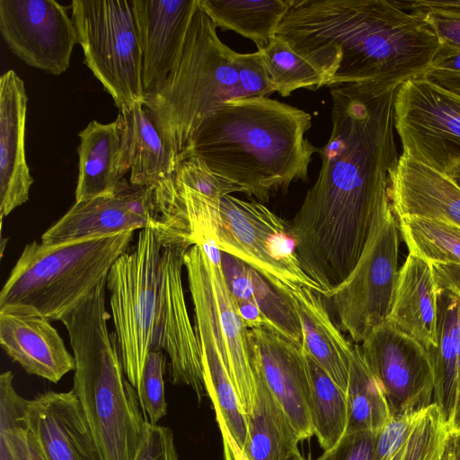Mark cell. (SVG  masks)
Returning a JSON list of instances; mask_svg holds the SVG:
<instances>
[{
  "label": "cell",
  "mask_w": 460,
  "mask_h": 460,
  "mask_svg": "<svg viewBox=\"0 0 460 460\" xmlns=\"http://www.w3.org/2000/svg\"><path fill=\"white\" fill-rule=\"evenodd\" d=\"M276 38L313 65L325 86L424 76L441 43L418 14L387 0H292Z\"/></svg>",
  "instance_id": "1"
},
{
  "label": "cell",
  "mask_w": 460,
  "mask_h": 460,
  "mask_svg": "<svg viewBox=\"0 0 460 460\" xmlns=\"http://www.w3.org/2000/svg\"><path fill=\"white\" fill-rule=\"evenodd\" d=\"M310 113L270 97L225 102L200 125L178 163L201 158L214 172L266 203L292 182L307 181L317 148L305 137Z\"/></svg>",
  "instance_id": "2"
},
{
  "label": "cell",
  "mask_w": 460,
  "mask_h": 460,
  "mask_svg": "<svg viewBox=\"0 0 460 460\" xmlns=\"http://www.w3.org/2000/svg\"><path fill=\"white\" fill-rule=\"evenodd\" d=\"M106 281L61 319L75 360L71 390L102 459L135 460L146 420L123 370L114 334L108 330Z\"/></svg>",
  "instance_id": "3"
},
{
  "label": "cell",
  "mask_w": 460,
  "mask_h": 460,
  "mask_svg": "<svg viewBox=\"0 0 460 460\" xmlns=\"http://www.w3.org/2000/svg\"><path fill=\"white\" fill-rule=\"evenodd\" d=\"M217 28L199 4L176 66L144 100L176 166L210 114L232 99L246 97L238 83L237 52L219 39Z\"/></svg>",
  "instance_id": "4"
},
{
  "label": "cell",
  "mask_w": 460,
  "mask_h": 460,
  "mask_svg": "<svg viewBox=\"0 0 460 460\" xmlns=\"http://www.w3.org/2000/svg\"><path fill=\"white\" fill-rule=\"evenodd\" d=\"M134 232L25 245L0 293V309L23 306L61 321L128 250Z\"/></svg>",
  "instance_id": "5"
},
{
  "label": "cell",
  "mask_w": 460,
  "mask_h": 460,
  "mask_svg": "<svg viewBox=\"0 0 460 460\" xmlns=\"http://www.w3.org/2000/svg\"><path fill=\"white\" fill-rule=\"evenodd\" d=\"M198 217L199 245L214 244L239 258L278 288L305 287L326 294L302 270L290 225L263 203L199 193Z\"/></svg>",
  "instance_id": "6"
},
{
  "label": "cell",
  "mask_w": 460,
  "mask_h": 460,
  "mask_svg": "<svg viewBox=\"0 0 460 460\" xmlns=\"http://www.w3.org/2000/svg\"><path fill=\"white\" fill-rule=\"evenodd\" d=\"M163 243L152 227L141 229L137 242L111 266L106 288L118 351L125 375L138 389L152 350L160 303Z\"/></svg>",
  "instance_id": "7"
},
{
  "label": "cell",
  "mask_w": 460,
  "mask_h": 460,
  "mask_svg": "<svg viewBox=\"0 0 460 460\" xmlns=\"http://www.w3.org/2000/svg\"><path fill=\"white\" fill-rule=\"evenodd\" d=\"M399 226L389 199L378 208L363 252L349 275L324 300L336 325L361 344L390 315L399 275Z\"/></svg>",
  "instance_id": "8"
},
{
  "label": "cell",
  "mask_w": 460,
  "mask_h": 460,
  "mask_svg": "<svg viewBox=\"0 0 460 460\" xmlns=\"http://www.w3.org/2000/svg\"><path fill=\"white\" fill-rule=\"evenodd\" d=\"M71 9L84 62L117 108L144 102L133 0H75Z\"/></svg>",
  "instance_id": "9"
},
{
  "label": "cell",
  "mask_w": 460,
  "mask_h": 460,
  "mask_svg": "<svg viewBox=\"0 0 460 460\" xmlns=\"http://www.w3.org/2000/svg\"><path fill=\"white\" fill-rule=\"evenodd\" d=\"M194 312L200 314L211 331L241 408L252 414L257 394V371L244 325L226 281L221 257L210 259L195 244L184 255Z\"/></svg>",
  "instance_id": "10"
},
{
  "label": "cell",
  "mask_w": 460,
  "mask_h": 460,
  "mask_svg": "<svg viewBox=\"0 0 460 460\" xmlns=\"http://www.w3.org/2000/svg\"><path fill=\"white\" fill-rule=\"evenodd\" d=\"M394 128L404 155L448 176L460 167V95L426 76L404 82Z\"/></svg>",
  "instance_id": "11"
},
{
  "label": "cell",
  "mask_w": 460,
  "mask_h": 460,
  "mask_svg": "<svg viewBox=\"0 0 460 460\" xmlns=\"http://www.w3.org/2000/svg\"><path fill=\"white\" fill-rule=\"evenodd\" d=\"M0 32L28 66L66 72L78 35L67 7L54 0H0Z\"/></svg>",
  "instance_id": "12"
},
{
  "label": "cell",
  "mask_w": 460,
  "mask_h": 460,
  "mask_svg": "<svg viewBox=\"0 0 460 460\" xmlns=\"http://www.w3.org/2000/svg\"><path fill=\"white\" fill-rule=\"evenodd\" d=\"M183 244H163L160 303L152 350L165 351L173 385L190 386L199 402L207 396L201 350L191 324L182 285Z\"/></svg>",
  "instance_id": "13"
},
{
  "label": "cell",
  "mask_w": 460,
  "mask_h": 460,
  "mask_svg": "<svg viewBox=\"0 0 460 460\" xmlns=\"http://www.w3.org/2000/svg\"><path fill=\"white\" fill-rule=\"evenodd\" d=\"M385 394L392 416L434 402V372L428 350L387 322L360 344Z\"/></svg>",
  "instance_id": "14"
},
{
  "label": "cell",
  "mask_w": 460,
  "mask_h": 460,
  "mask_svg": "<svg viewBox=\"0 0 460 460\" xmlns=\"http://www.w3.org/2000/svg\"><path fill=\"white\" fill-rule=\"evenodd\" d=\"M254 366L290 420L300 441L314 435L312 393L303 346L271 327L249 330Z\"/></svg>",
  "instance_id": "15"
},
{
  "label": "cell",
  "mask_w": 460,
  "mask_h": 460,
  "mask_svg": "<svg viewBox=\"0 0 460 460\" xmlns=\"http://www.w3.org/2000/svg\"><path fill=\"white\" fill-rule=\"evenodd\" d=\"M156 214L153 190L121 179L112 195L75 202L41 236L52 245L92 236L154 227Z\"/></svg>",
  "instance_id": "16"
},
{
  "label": "cell",
  "mask_w": 460,
  "mask_h": 460,
  "mask_svg": "<svg viewBox=\"0 0 460 460\" xmlns=\"http://www.w3.org/2000/svg\"><path fill=\"white\" fill-rule=\"evenodd\" d=\"M24 420L43 460H103L72 390L26 399Z\"/></svg>",
  "instance_id": "17"
},
{
  "label": "cell",
  "mask_w": 460,
  "mask_h": 460,
  "mask_svg": "<svg viewBox=\"0 0 460 460\" xmlns=\"http://www.w3.org/2000/svg\"><path fill=\"white\" fill-rule=\"evenodd\" d=\"M133 2L146 97L162 86L176 66L199 0Z\"/></svg>",
  "instance_id": "18"
},
{
  "label": "cell",
  "mask_w": 460,
  "mask_h": 460,
  "mask_svg": "<svg viewBox=\"0 0 460 460\" xmlns=\"http://www.w3.org/2000/svg\"><path fill=\"white\" fill-rule=\"evenodd\" d=\"M48 318L33 309H0V344L29 374L57 384L75 369V360Z\"/></svg>",
  "instance_id": "19"
},
{
  "label": "cell",
  "mask_w": 460,
  "mask_h": 460,
  "mask_svg": "<svg viewBox=\"0 0 460 460\" xmlns=\"http://www.w3.org/2000/svg\"><path fill=\"white\" fill-rule=\"evenodd\" d=\"M28 95L13 70L0 77V217L29 199L33 179L26 162L24 138Z\"/></svg>",
  "instance_id": "20"
},
{
  "label": "cell",
  "mask_w": 460,
  "mask_h": 460,
  "mask_svg": "<svg viewBox=\"0 0 460 460\" xmlns=\"http://www.w3.org/2000/svg\"><path fill=\"white\" fill-rule=\"evenodd\" d=\"M387 194L396 218H438L460 227L459 185L450 176L403 154L390 172Z\"/></svg>",
  "instance_id": "21"
},
{
  "label": "cell",
  "mask_w": 460,
  "mask_h": 460,
  "mask_svg": "<svg viewBox=\"0 0 460 460\" xmlns=\"http://www.w3.org/2000/svg\"><path fill=\"white\" fill-rule=\"evenodd\" d=\"M121 145L118 169L121 178L130 172L129 182L152 190L172 181L175 161L144 102L119 109Z\"/></svg>",
  "instance_id": "22"
},
{
  "label": "cell",
  "mask_w": 460,
  "mask_h": 460,
  "mask_svg": "<svg viewBox=\"0 0 460 460\" xmlns=\"http://www.w3.org/2000/svg\"><path fill=\"white\" fill-rule=\"evenodd\" d=\"M278 289L289 298L297 314L304 349L346 394L353 342L346 339L332 319L324 298L305 287Z\"/></svg>",
  "instance_id": "23"
},
{
  "label": "cell",
  "mask_w": 460,
  "mask_h": 460,
  "mask_svg": "<svg viewBox=\"0 0 460 460\" xmlns=\"http://www.w3.org/2000/svg\"><path fill=\"white\" fill-rule=\"evenodd\" d=\"M438 291L431 263L409 252L399 270L394 305L387 323L420 342L437 345Z\"/></svg>",
  "instance_id": "24"
},
{
  "label": "cell",
  "mask_w": 460,
  "mask_h": 460,
  "mask_svg": "<svg viewBox=\"0 0 460 460\" xmlns=\"http://www.w3.org/2000/svg\"><path fill=\"white\" fill-rule=\"evenodd\" d=\"M452 437L436 402L393 416L376 434L373 460H441Z\"/></svg>",
  "instance_id": "25"
},
{
  "label": "cell",
  "mask_w": 460,
  "mask_h": 460,
  "mask_svg": "<svg viewBox=\"0 0 460 460\" xmlns=\"http://www.w3.org/2000/svg\"><path fill=\"white\" fill-rule=\"evenodd\" d=\"M75 202L115 193L121 181L118 161L121 145L119 119L110 123L92 120L79 132Z\"/></svg>",
  "instance_id": "26"
},
{
  "label": "cell",
  "mask_w": 460,
  "mask_h": 460,
  "mask_svg": "<svg viewBox=\"0 0 460 460\" xmlns=\"http://www.w3.org/2000/svg\"><path fill=\"white\" fill-rule=\"evenodd\" d=\"M194 320L201 350L207 396L209 397L216 413L223 447L239 449L243 454L248 435L247 418L242 411L208 324L198 312H194Z\"/></svg>",
  "instance_id": "27"
},
{
  "label": "cell",
  "mask_w": 460,
  "mask_h": 460,
  "mask_svg": "<svg viewBox=\"0 0 460 460\" xmlns=\"http://www.w3.org/2000/svg\"><path fill=\"white\" fill-rule=\"evenodd\" d=\"M221 266L236 302L253 304L266 317L270 327L303 346L299 318L282 291L243 261L222 251Z\"/></svg>",
  "instance_id": "28"
},
{
  "label": "cell",
  "mask_w": 460,
  "mask_h": 460,
  "mask_svg": "<svg viewBox=\"0 0 460 460\" xmlns=\"http://www.w3.org/2000/svg\"><path fill=\"white\" fill-rule=\"evenodd\" d=\"M428 352L434 372V402L450 424L460 380V298L450 291H438L437 345Z\"/></svg>",
  "instance_id": "29"
},
{
  "label": "cell",
  "mask_w": 460,
  "mask_h": 460,
  "mask_svg": "<svg viewBox=\"0 0 460 460\" xmlns=\"http://www.w3.org/2000/svg\"><path fill=\"white\" fill-rule=\"evenodd\" d=\"M246 418L244 460H285L298 450L300 439L296 430L258 370L256 399Z\"/></svg>",
  "instance_id": "30"
},
{
  "label": "cell",
  "mask_w": 460,
  "mask_h": 460,
  "mask_svg": "<svg viewBox=\"0 0 460 460\" xmlns=\"http://www.w3.org/2000/svg\"><path fill=\"white\" fill-rule=\"evenodd\" d=\"M292 0H199V7L217 27L253 41L258 50L275 38Z\"/></svg>",
  "instance_id": "31"
},
{
  "label": "cell",
  "mask_w": 460,
  "mask_h": 460,
  "mask_svg": "<svg viewBox=\"0 0 460 460\" xmlns=\"http://www.w3.org/2000/svg\"><path fill=\"white\" fill-rule=\"evenodd\" d=\"M346 397L349 413L346 433H378L393 417L382 385L368 365L361 345L354 342Z\"/></svg>",
  "instance_id": "32"
},
{
  "label": "cell",
  "mask_w": 460,
  "mask_h": 460,
  "mask_svg": "<svg viewBox=\"0 0 460 460\" xmlns=\"http://www.w3.org/2000/svg\"><path fill=\"white\" fill-rule=\"evenodd\" d=\"M305 354L311 381L314 436L321 447L328 451L346 434L349 418L347 397L305 350Z\"/></svg>",
  "instance_id": "33"
},
{
  "label": "cell",
  "mask_w": 460,
  "mask_h": 460,
  "mask_svg": "<svg viewBox=\"0 0 460 460\" xmlns=\"http://www.w3.org/2000/svg\"><path fill=\"white\" fill-rule=\"evenodd\" d=\"M399 231L409 252L430 263L460 265V227L443 219L402 216Z\"/></svg>",
  "instance_id": "34"
},
{
  "label": "cell",
  "mask_w": 460,
  "mask_h": 460,
  "mask_svg": "<svg viewBox=\"0 0 460 460\" xmlns=\"http://www.w3.org/2000/svg\"><path fill=\"white\" fill-rule=\"evenodd\" d=\"M26 399L14 388L13 378L0 381V460H43L24 421Z\"/></svg>",
  "instance_id": "35"
},
{
  "label": "cell",
  "mask_w": 460,
  "mask_h": 460,
  "mask_svg": "<svg viewBox=\"0 0 460 460\" xmlns=\"http://www.w3.org/2000/svg\"><path fill=\"white\" fill-rule=\"evenodd\" d=\"M261 50L272 86L280 96L288 97L297 89L325 86L322 73L279 39Z\"/></svg>",
  "instance_id": "36"
},
{
  "label": "cell",
  "mask_w": 460,
  "mask_h": 460,
  "mask_svg": "<svg viewBox=\"0 0 460 460\" xmlns=\"http://www.w3.org/2000/svg\"><path fill=\"white\" fill-rule=\"evenodd\" d=\"M166 356L163 350H151L146 359L137 397L146 421L158 424L167 414L164 375Z\"/></svg>",
  "instance_id": "37"
},
{
  "label": "cell",
  "mask_w": 460,
  "mask_h": 460,
  "mask_svg": "<svg viewBox=\"0 0 460 460\" xmlns=\"http://www.w3.org/2000/svg\"><path fill=\"white\" fill-rule=\"evenodd\" d=\"M173 178L189 189L216 200L234 192L245 193L241 185L214 172L198 156H190L178 163Z\"/></svg>",
  "instance_id": "38"
},
{
  "label": "cell",
  "mask_w": 460,
  "mask_h": 460,
  "mask_svg": "<svg viewBox=\"0 0 460 460\" xmlns=\"http://www.w3.org/2000/svg\"><path fill=\"white\" fill-rule=\"evenodd\" d=\"M402 9L420 15L441 44L460 49V10L430 7L415 1H396Z\"/></svg>",
  "instance_id": "39"
},
{
  "label": "cell",
  "mask_w": 460,
  "mask_h": 460,
  "mask_svg": "<svg viewBox=\"0 0 460 460\" xmlns=\"http://www.w3.org/2000/svg\"><path fill=\"white\" fill-rule=\"evenodd\" d=\"M238 83L246 97H269L275 92L261 50L238 53L235 57Z\"/></svg>",
  "instance_id": "40"
},
{
  "label": "cell",
  "mask_w": 460,
  "mask_h": 460,
  "mask_svg": "<svg viewBox=\"0 0 460 460\" xmlns=\"http://www.w3.org/2000/svg\"><path fill=\"white\" fill-rule=\"evenodd\" d=\"M135 460H179L172 430L146 421Z\"/></svg>",
  "instance_id": "41"
},
{
  "label": "cell",
  "mask_w": 460,
  "mask_h": 460,
  "mask_svg": "<svg viewBox=\"0 0 460 460\" xmlns=\"http://www.w3.org/2000/svg\"><path fill=\"white\" fill-rule=\"evenodd\" d=\"M377 433L359 431L346 433L341 441L316 460H373Z\"/></svg>",
  "instance_id": "42"
},
{
  "label": "cell",
  "mask_w": 460,
  "mask_h": 460,
  "mask_svg": "<svg viewBox=\"0 0 460 460\" xmlns=\"http://www.w3.org/2000/svg\"><path fill=\"white\" fill-rule=\"evenodd\" d=\"M437 291L447 290L460 298V265L431 263Z\"/></svg>",
  "instance_id": "43"
},
{
  "label": "cell",
  "mask_w": 460,
  "mask_h": 460,
  "mask_svg": "<svg viewBox=\"0 0 460 460\" xmlns=\"http://www.w3.org/2000/svg\"><path fill=\"white\" fill-rule=\"evenodd\" d=\"M429 72L460 74V49L441 44L439 53Z\"/></svg>",
  "instance_id": "44"
},
{
  "label": "cell",
  "mask_w": 460,
  "mask_h": 460,
  "mask_svg": "<svg viewBox=\"0 0 460 460\" xmlns=\"http://www.w3.org/2000/svg\"><path fill=\"white\" fill-rule=\"evenodd\" d=\"M239 314L244 325L250 330L261 326L270 327L269 322L260 309L249 302H236Z\"/></svg>",
  "instance_id": "45"
},
{
  "label": "cell",
  "mask_w": 460,
  "mask_h": 460,
  "mask_svg": "<svg viewBox=\"0 0 460 460\" xmlns=\"http://www.w3.org/2000/svg\"><path fill=\"white\" fill-rule=\"evenodd\" d=\"M424 76L432 80L442 87L460 95V74L429 72Z\"/></svg>",
  "instance_id": "46"
},
{
  "label": "cell",
  "mask_w": 460,
  "mask_h": 460,
  "mask_svg": "<svg viewBox=\"0 0 460 460\" xmlns=\"http://www.w3.org/2000/svg\"><path fill=\"white\" fill-rule=\"evenodd\" d=\"M452 436L460 435V380L456 392L453 416L449 424Z\"/></svg>",
  "instance_id": "47"
},
{
  "label": "cell",
  "mask_w": 460,
  "mask_h": 460,
  "mask_svg": "<svg viewBox=\"0 0 460 460\" xmlns=\"http://www.w3.org/2000/svg\"><path fill=\"white\" fill-rule=\"evenodd\" d=\"M446 460H460V435L451 437L446 454Z\"/></svg>",
  "instance_id": "48"
},
{
  "label": "cell",
  "mask_w": 460,
  "mask_h": 460,
  "mask_svg": "<svg viewBox=\"0 0 460 460\" xmlns=\"http://www.w3.org/2000/svg\"><path fill=\"white\" fill-rule=\"evenodd\" d=\"M420 2L426 6L460 10V0H420Z\"/></svg>",
  "instance_id": "49"
},
{
  "label": "cell",
  "mask_w": 460,
  "mask_h": 460,
  "mask_svg": "<svg viewBox=\"0 0 460 460\" xmlns=\"http://www.w3.org/2000/svg\"><path fill=\"white\" fill-rule=\"evenodd\" d=\"M225 460H243L242 454H235L233 452L224 453Z\"/></svg>",
  "instance_id": "50"
},
{
  "label": "cell",
  "mask_w": 460,
  "mask_h": 460,
  "mask_svg": "<svg viewBox=\"0 0 460 460\" xmlns=\"http://www.w3.org/2000/svg\"><path fill=\"white\" fill-rule=\"evenodd\" d=\"M285 460H305L299 453V451H295L291 455H289Z\"/></svg>",
  "instance_id": "51"
},
{
  "label": "cell",
  "mask_w": 460,
  "mask_h": 460,
  "mask_svg": "<svg viewBox=\"0 0 460 460\" xmlns=\"http://www.w3.org/2000/svg\"><path fill=\"white\" fill-rule=\"evenodd\" d=\"M460 187V167L449 175Z\"/></svg>",
  "instance_id": "52"
},
{
  "label": "cell",
  "mask_w": 460,
  "mask_h": 460,
  "mask_svg": "<svg viewBox=\"0 0 460 460\" xmlns=\"http://www.w3.org/2000/svg\"><path fill=\"white\" fill-rule=\"evenodd\" d=\"M445 454H446V453H445ZM441 460H446V459H445V456H443V458H442Z\"/></svg>",
  "instance_id": "53"
},
{
  "label": "cell",
  "mask_w": 460,
  "mask_h": 460,
  "mask_svg": "<svg viewBox=\"0 0 460 460\" xmlns=\"http://www.w3.org/2000/svg\"><path fill=\"white\" fill-rule=\"evenodd\" d=\"M243 459L244 460L243 456Z\"/></svg>",
  "instance_id": "54"
}]
</instances>
